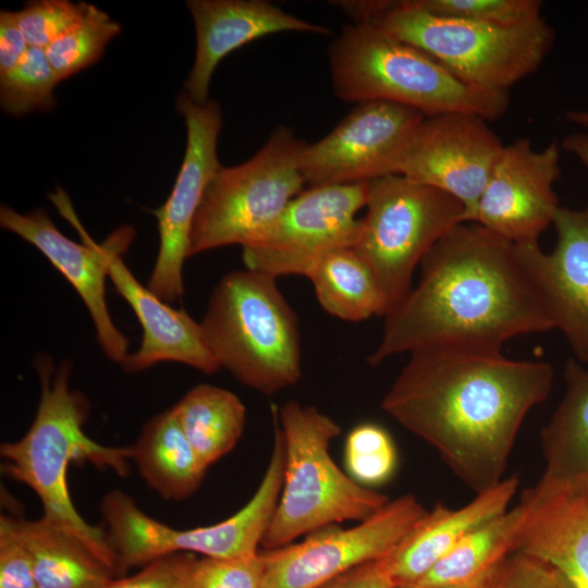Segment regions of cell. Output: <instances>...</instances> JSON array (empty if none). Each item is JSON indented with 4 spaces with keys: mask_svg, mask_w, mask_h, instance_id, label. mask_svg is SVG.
<instances>
[{
    "mask_svg": "<svg viewBox=\"0 0 588 588\" xmlns=\"http://www.w3.org/2000/svg\"><path fill=\"white\" fill-rule=\"evenodd\" d=\"M519 480L512 476L476 494L466 505L453 510L437 504L380 561L394 585L418 583L462 538L504 513L517 492Z\"/></svg>",
    "mask_w": 588,
    "mask_h": 588,
    "instance_id": "7402d4cb",
    "label": "cell"
},
{
    "mask_svg": "<svg viewBox=\"0 0 588 588\" xmlns=\"http://www.w3.org/2000/svg\"><path fill=\"white\" fill-rule=\"evenodd\" d=\"M306 143L279 126L247 161L221 166L208 184L189 236V257L253 242L304 191L299 162Z\"/></svg>",
    "mask_w": 588,
    "mask_h": 588,
    "instance_id": "30bf717a",
    "label": "cell"
},
{
    "mask_svg": "<svg viewBox=\"0 0 588 588\" xmlns=\"http://www.w3.org/2000/svg\"><path fill=\"white\" fill-rule=\"evenodd\" d=\"M109 278L143 330L140 346L122 364L126 372H139L162 362L181 363L208 375L221 368L207 345L200 322L143 286L125 266L122 254L111 259Z\"/></svg>",
    "mask_w": 588,
    "mask_h": 588,
    "instance_id": "44dd1931",
    "label": "cell"
},
{
    "mask_svg": "<svg viewBox=\"0 0 588 588\" xmlns=\"http://www.w3.org/2000/svg\"><path fill=\"white\" fill-rule=\"evenodd\" d=\"M344 461L346 473L359 485L372 489L393 476L397 464L396 448L383 427L364 422L348 432Z\"/></svg>",
    "mask_w": 588,
    "mask_h": 588,
    "instance_id": "4dcf8cb0",
    "label": "cell"
},
{
    "mask_svg": "<svg viewBox=\"0 0 588 588\" xmlns=\"http://www.w3.org/2000/svg\"><path fill=\"white\" fill-rule=\"evenodd\" d=\"M369 182L314 186L296 195L249 244L243 246L246 269L273 278H308L328 253L353 247L360 226Z\"/></svg>",
    "mask_w": 588,
    "mask_h": 588,
    "instance_id": "8fae6325",
    "label": "cell"
},
{
    "mask_svg": "<svg viewBox=\"0 0 588 588\" xmlns=\"http://www.w3.org/2000/svg\"><path fill=\"white\" fill-rule=\"evenodd\" d=\"M308 279L320 306L345 321L385 316L388 305L369 266L353 247L332 250L314 266Z\"/></svg>",
    "mask_w": 588,
    "mask_h": 588,
    "instance_id": "83f0119b",
    "label": "cell"
},
{
    "mask_svg": "<svg viewBox=\"0 0 588 588\" xmlns=\"http://www.w3.org/2000/svg\"><path fill=\"white\" fill-rule=\"evenodd\" d=\"M553 378L550 364L501 351L426 347L409 353L381 408L478 494L504 479L518 430Z\"/></svg>",
    "mask_w": 588,
    "mask_h": 588,
    "instance_id": "6da1fadb",
    "label": "cell"
},
{
    "mask_svg": "<svg viewBox=\"0 0 588 588\" xmlns=\"http://www.w3.org/2000/svg\"><path fill=\"white\" fill-rule=\"evenodd\" d=\"M331 3L354 22L369 23L424 51L465 84L492 93H509L513 85L536 72L555 39L553 28L543 17L502 27L437 15L417 0Z\"/></svg>",
    "mask_w": 588,
    "mask_h": 588,
    "instance_id": "277c9868",
    "label": "cell"
},
{
    "mask_svg": "<svg viewBox=\"0 0 588 588\" xmlns=\"http://www.w3.org/2000/svg\"><path fill=\"white\" fill-rule=\"evenodd\" d=\"M560 144L541 150L528 138L504 145L470 222L515 244L538 243L560 208Z\"/></svg>",
    "mask_w": 588,
    "mask_h": 588,
    "instance_id": "e0dca14e",
    "label": "cell"
},
{
    "mask_svg": "<svg viewBox=\"0 0 588 588\" xmlns=\"http://www.w3.org/2000/svg\"><path fill=\"white\" fill-rule=\"evenodd\" d=\"M275 280L246 268L225 274L200 321L220 367L265 395L294 385L302 375L298 319Z\"/></svg>",
    "mask_w": 588,
    "mask_h": 588,
    "instance_id": "52a82bcc",
    "label": "cell"
},
{
    "mask_svg": "<svg viewBox=\"0 0 588 588\" xmlns=\"http://www.w3.org/2000/svg\"><path fill=\"white\" fill-rule=\"evenodd\" d=\"M0 588H38L30 554L13 517L4 514L0 516Z\"/></svg>",
    "mask_w": 588,
    "mask_h": 588,
    "instance_id": "d590c367",
    "label": "cell"
},
{
    "mask_svg": "<svg viewBox=\"0 0 588 588\" xmlns=\"http://www.w3.org/2000/svg\"><path fill=\"white\" fill-rule=\"evenodd\" d=\"M487 120L468 113L425 117L395 173L456 198L470 222L504 144Z\"/></svg>",
    "mask_w": 588,
    "mask_h": 588,
    "instance_id": "2e32d148",
    "label": "cell"
},
{
    "mask_svg": "<svg viewBox=\"0 0 588 588\" xmlns=\"http://www.w3.org/2000/svg\"><path fill=\"white\" fill-rule=\"evenodd\" d=\"M132 458L143 479L166 500L194 494L207 467L186 439L172 408L148 420L131 445Z\"/></svg>",
    "mask_w": 588,
    "mask_h": 588,
    "instance_id": "d4e9b609",
    "label": "cell"
},
{
    "mask_svg": "<svg viewBox=\"0 0 588 588\" xmlns=\"http://www.w3.org/2000/svg\"><path fill=\"white\" fill-rule=\"evenodd\" d=\"M194 553H173L159 558L132 576L113 578L101 588H186L196 560Z\"/></svg>",
    "mask_w": 588,
    "mask_h": 588,
    "instance_id": "e575fe53",
    "label": "cell"
},
{
    "mask_svg": "<svg viewBox=\"0 0 588 588\" xmlns=\"http://www.w3.org/2000/svg\"><path fill=\"white\" fill-rule=\"evenodd\" d=\"M563 377V399L540 431L544 470L538 483L543 486L588 479V369L569 359Z\"/></svg>",
    "mask_w": 588,
    "mask_h": 588,
    "instance_id": "603a6c76",
    "label": "cell"
},
{
    "mask_svg": "<svg viewBox=\"0 0 588 588\" xmlns=\"http://www.w3.org/2000/svg\"><path fill=\"white\" fill-rule=\"evenodd\" d=\"M13 523L30 554L38 588H101L115 577L83 541L45 516Z\"/></svg>",
    "mask_w": 588,
    "mask_h": 588,
    "instance_id": "cb8c5ba5",
    "label": "cell"
},
{
    "mask_svg": "<svg viewBox=\"0 0 588 588\" xmlns=\"http://www.w3.org/2000/svg\"><path fill=\"white\" fill-rule=\"evenodd\" d=\"M29 46L24 38L14 12L0 14V75L12 70L23 59Z\"/></svg>",
    "mask_w": 588,
    "mask_h": 588,
    "instance_id": "f35d334b",
    "label": "cell"
},
{
    "mask_svg": "<svg viewBox=\"0 0 588 588\" xmlns=\"http://www.w3.org/2000/svg\"><path fill=\"white\" fill-rule=\"evenodd\" d=\"M480 584L478 585H471V586H463V587H430V586H424L420 584H406V585H395L393 588H478Z\"/></svg>",
    "mask_w": 588,
    "mask_h": 588,
    "instance_id": "7bdbcfd3",
    "label": "cell"
},
{
    "mask_svg": "<svg viewBox=\"0 0 588 588\" xmlns=\"http://www.w3.org/2000/svg\"><path fill=\"white\" fill-rule=\"evenodd\" d=\"M519 504L524 518L514 552L553 566L575 588H588V479L537 482L523 492Z\"/></svg>",
    "mask_w": 588,
    "mask_h": 588,
    "instance_id": "ffe728a7",
    "label": "cell"
},
{
    "mask_svg": "<svg viewBox=\"0 0 588 588\" xmlns=\"http://www.w3.org/2000/svg\"><path fill=\"white\" fill-rule=\"evenodd\" d=\"M426 513L416 497L404 494L355 526H330L298 543L264 550L267 566L260 588H317L353 567L384 558Z\"/></svg>",
    "mask_w": 588,
    "mask_h": 588,
    "instance_id": "4fadbf2b",
    "label": "cell"
},
{
    "mask_svg": "<svg viewBox=\"0 0 588 588\" xmlns=\"http://www.w3.org/2000/svg\"><path fill=\"white\" fill-rule=\"evenodd\" d=\"M542 588H575L574 585L552 566L550 576Z\"/></svg>",
    "mask_w": 588,
    "mask_h": 588,
    "instance_id": "60d3db41",
    "label": "cell"
},
{
    "mask_svg": "<svg viewBox=\"0 0 588 588\" xmlns=\"http://www.w3.org/2000/svg\"><path fill=\"white\" fill-rule=\"evenodd\" d=\"M424 118L419 111L394 102L356 103L329 134L306 145L299 162L305 184H353L394 174Z\"/></svg>",
    "mask_w": 588,
    "mask_h": 588,
    "instance_id": "5bb4252c",
    "label": "cell"
},
{
    "mask_svg": "<svg viewBox=\"0 0 588 588\" xmlns=\"http://www.w3.org/2000/svg\"><path fill=\"white\" fill-rule=\"evenodd\" d=\"M419 266L418 284L385 315L372 366L426 347L500 352L514 336L553 329L519 246L476 222L453 228Z\"/></svg>",
    "mask_w": 588,
    "mask_h": 588,
    "instance_id": "7a4b0ae2",
    "label": "cell"
},
{
    "mask_svg": "<svg viewBox=\"0 0 588 588\" xmlns=\"http://www.w3.org/2000/svg\"><path fill=\"white\" fill-rule=\"evenodd\" d=\"M568 154L575 156L588 171V132H574L565 136L560 144Z\"/></svg>",
    "mask_w": 588,
    "mask_h": 588,
    "instance_id": "ab89813d",
    "label": "cell"
},
{
    "mask_svg": "<svg viewBox=\"0 0 588 588\" xmlns=\"http://www.w3.org/2000/svg\"><path fill=\"white\" fill-rule=\"evenodd\" d=\"M89 5L69 0H38L27 2L21 11L14 13L28 46L46 49L81 22Z\"/></svg>",
    "mask_w": 588,
    "mask_h": 588,
    "instance_id": "d6a6232c",
    "label": "cell"
},
{
    "mask_svg": "<svg viewBox=\"0 0 588 588\" xmlns=\"http://www.w3.org/2000/svg\"><path fill=\"white\" fill-rule=\"evenodd\" d=\"M524 518L518 503L462 538L418 583L430 587L480 584L514 552Z\"/></svg>",
    "mask_w": 588,
    "mask_h": 588,
    "instance_id": "484cf974",
    "label": "cell"
},
{
    "mask_svg": "<svg viewBox=\"0 0 588 588\" xmlns=\"http://www.w3.org/2000/svg\"><path fill=\"white\" fill-rule=\"evenodd\" d=\"M49 198L76 229L82 243L63 235L41 208L20 213L2 205L0 225L35 246L62 273L85 304L105 355L122 365L128 356V340L112 321L106 303L105 284L111 259L128 248L135 231L130 225H123L97 244L84 230L62 188L50 194Z\"/></svg>",
    "mask_w": 588,
    "mask_h": 588,
    "instance_id": "7c38bea8",
    "label": "cell"
},
{
    "mask_svg": "<svg viewBox=\"0 0 588 588\" xmlns=\"http://www.w3.org/2000/svg\"><path fill=\"white\" fill-rule=\"evenodd\" d=\"M266 566L264 550L249 558H196L186 588H260Z\"/></svg>",
    "mask_w": 588,
    "mask_h": 588,
    "instance_id": "836d02e7",
    "label": "cell"
},
{
    "mask_svg": "<svg viewBox=\"0 0 588 588\" xmlns=\"http://www.w3.org/2000/svg\"><path fill=\"white\" fill-rule=\"evenodd\" d=\"M36 369L40 397L35 418L20 440L1 443L2 469L37 494L46 518L76 536L118 576L106 531L89 525L71 500L68 469L73 462H88L126 476L132 448L103 445L84 432L89 404L70 389L71 362L54 368L49 357L38 356Z\"/></svg>",
    "mask_w": 588,
    "mask_h": 588,
    "instance_id": "3957f363",
    "label": "cell"
},
{
    "mask_svg": "<svg viewBox=\"0 0 588 588\" xmlns=\"http://www.w3.org/2000/svg\"><path fill=\"white\" fill-rule=\"evenodd\" d=\"M552 566L522 552L511 553L478 588H542Z\"/></svg>",
    "mask_w": 588,
    "mask_h": 588,
    "instance_id": "8d00e7d4",
    "label": "cell"
},
{
    "mask_svg": "<svg viewBox=\"0 0 588 588\" xmlns=\"http://www.w3.org/2000/svg\"><path fill=\"white\" fill-rule=\"evenodd\" d=\"M427 11L481 24L514 27L541 19L540 0H417Z\"/></svg>",
    "mask_w": 588,
    "mask_h": 588,
    "instance_id": "1f68e13d",
    "label": "cell"
},
{
    "mask_svg": "<svg viewBox=\"0 0 588 588\" xmlns=\"http://www.w3.org/2000/svg\"><path fill=\"white\" fill-rule=\"evenodd\" d=\"M334 94L343 101H389L432 117L468 113L501 118L509 93L469 86L437 60L380 28L353 22L328 47Z\"/></svg>",
    "mask_w": 588,
    "mask_h": 588,
    "instance_id": "5b68a950",
    "label": "cell"
},
{
    "mask_svg": "<svg viewBox=\"0 0 588 588\" xmlns=\"http://www.w3.org/2000/svg\"><path fill=\"white\" fill-rule=\"evenodd\" d=\"M284 479V448L273 437L271 456L252 499L236 513L215 525L193 529L172 528L143 512L120 490L100 504L108 541L117 556L118 575L159 558L188 552L209 558H249L259 546L274 515Z\"/></svg>",
    "mask_w": 588,
    "mask_h": 588,
    "instance_id": "ba28073f",
    "label": "cell"
},
{
    "mask_svg": "<svg viewBox=\"0 0 588 588\" xmlns=\"http://www.w3.org/2000/svg\"><path fill=\"white\" fill-rule=\"evenodd\" d=\"M193 450L208 468L233 450L246 419V408L233 392L198 384L172 407Z\"/></svg>",
    "mask_w": 588,
    "mask_h": 588,
    "instance_id": "4316f807",
    "label": "cell"
},
{
    "mask_svg": "<svg viewBox=\"0 0 588 588\" xmlns=\"http://www.w3.org/2000/svg\"><path fill=\"white\" fill-rule=\"evenodd\" d=\"M59 82L46 50L29 47L17 65L0 75L1 108L15 117L49 111L57 105L54 88Z\"/></svg>",
    "mask_w": 588,
    "mask_h": 588,
    "instance_id": "f546056e",
    "label": "cell"
},
{
    "mask_svg": "<svg viewBox=\"0 0 588 588\" xmlns=\"http://www.w3.org/2000/svg\"><path fill=\"white\" fill-rule=\"evenodd\" d=\"M121 25L90 4L85 16L45 50L61 82L96 63Z\"/></svg>",
    "mask_w": 588,
    "mask_h": 588,
    "instance_id": "f1b7e54d",
    "label": "cell"
},
{
    "mask_svg": "<svg viewBox=\"0 0 588 588\" xmlns=\"http://www.w3.org/2000/svg\"><path fill=\"white\" fill-rule=\"evenodd\" d=\"M565 120L588 131V110L567 111Z\"/></svg>",
    "mask_w": 588,
    "mask_h": 588,
    "instance_id": "b9f144b4",
    "label": "cell"
},
{
    "mask_svg": "<svg viewBox=\"0 0 588 588\" xmlns=\"http://www.w3.org/2000/svg\"><path fill=\"white\" fill-rule=\"evenodd\" d=\"M380 559L360 564L317 588H393Z\"/></svg>",
    "mask_w": 588,
    "mask_h": 588,
    "instance_id": "74e56055",
    "label": "cell"
},
{
    "mask_svg": "<svg viewBox=\"0 0 588 588\" xmlns=\"http://www.w3.org/2000/svg\"><path fill=\"white\" fill-rule=\"evenodd\" d=\"M177 111L187 140L181 169L166 203L152 212L158 220L159 250L147 287L167 303L183 295V266L189 257V236L197 210L212 176L221 167L217 145L222 111L217 101L195 103L185 93Z\"/></svg>",
    "mask_w": 588,
    "mask_h": 588,
    "instance_id": "9a60e30c",
    "label": "cell"
},
{
    "mask_svg": "<svg viewBox=\"0 0 588 588\" xmlns=\"http://www.w3.org/2000/svg\"><path fill=\"white\" fill-rule=\"evenodd\" d=\"M272 417L284 448V479L281 495L261 542L275 550L296 538L345 520L362 522L390 500L356 482L333 461L331 442L341 426L310 405L289 401L272 406Z\"/></svg>",
    "mask_w": 588,
    "mask_h": 588,
    "instance_id": "8992f818",
    "label": "cell"
},
{
    "mask_svg": "<svg viewBox=\"0 0 588 588\" xmlns=\"http://www.w3.org/2000/svg\"><path fill=\"white\" fill-rule=\"evenodd\" d=\"M196 52L185 83V94L198 105L208 101V89L219 62L253 40L281 32L329 35V28L296 17L265 0H188Z\"/></svg>",
    "mask_w": 588,
    "mask_h": 588,
    "instance_id": "d6986e66",
    "label": "cell"
},
{
    "mask_svg": "<svg viewBox=\"0 0 588 588\" xmlns=\"http://www.w3.org/2000/svg\"><path fill=\"white\" fill-rule=\"evenodd\" d=\"M552 225L556 243L544 253L538 243L517 244L546 301L553 329L562 331L576 360L588 363V205L561 207Z\"/></svg>",
    "mask_w": 588,
    "mask_h": 588,
    "instance_id": "ac0fdd59",
    "label": "cell"
},
{
    "mask_svg": "<svg viewBox=\"0 0 588 588\" xmlns=\"http://www.w3.org/2000/svg\"><path fill=\"white\" fill-rule=\"evenodd\" d=\"M365 208L353 249L372 270L389 313L411 291L429 250L467 222L466 210L453 196L399 174L370 181Z\"/></svg>",
    "mask_w": 588,
    "mask_h": 588,
    "instance_id": "9c48e42d",
    "label": "cell"
}]
</instances>
